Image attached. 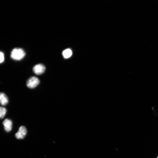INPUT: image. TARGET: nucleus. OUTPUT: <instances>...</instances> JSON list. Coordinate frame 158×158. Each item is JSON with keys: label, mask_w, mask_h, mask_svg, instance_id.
Returning a JSON list of instances; mask_svg holds the SVG:
<instances>
[{"label": "nucleus", "mask_w": 158, "mask_h": 158, "mask_svg": "<svg viewBox=\"0 0 158 158\" xmlns=\"http://www.w3.org/2000/svg\"><path fill=\"white\" fill-rule=\"evenodd\" d=\"M25 54V51L22 49L15 48L12 51L11 57L14 60L20 61L24 58Z\"/></svg>", "instance_id": "obj_1"}, {"label": "nucleus", "mask_w": 158, "mask_h": 158, "mask_svg": "<svg viewBox=\"0 0 158 158\" xmlns=\"http://www.w3.org/2000/svg\"><path fill=\"white\" fill-rule=\"evenodd\" d=\"M40 81L38 78L35 76L30 77L27 83V86L30 89L36 87L39 84Z\"/></svg>", "instance_id": "obj_2"}, {"label": "nucleus", "mask_w": 158, "mask_h": 158, "mask_svg": "<svg viewBox=\"0 0 158 158\" xmlns=\"http://www.w3.org/2000/svg\"><path fill=\"white\" fill-rule=\"evenodd\" d=\"M27 131L25 127L22 126L20 127L18 131L15 134V136L17 139H22L26 136Z\"/></svg>", "instance_id": "obj_3"}, {"label": "nucleus", "mask_w": 158, "mask_h": 158, "mask_svg": "<svg viewBox=\"0 0 158 158\" xmlns=\"http://www.w3.org/2000/svg\"><path fill=\"white\" fill-rule=\"evenodd\" d=\"M46 67L42 64H38L35 65L33 68L34 72L36 74L41 75L45 72Z\"/></svg>", "instance_id": "obj_4"}, {"label": "nucleus", "mask_w": 158, "mask_h": 158, "mask_svg": "<svg viewBox=\"0 0 158 158\" xmlns=\"http://www.w3.org/2000/svg\"><path fill=\"white\" fill-rule=\"evenodd\" d=\"M5 130L7 132L10 131L12 128V121L8 118L5 119L3 123Z\"/></svg>", "instance_id": "obj_5"}, {"label": "nucleus", "mask_w": 158, "mask_h": 158, "mask_svg": "<svg viewBox=\"0 0 158 158\" xmlns=\"http://www.w3.org/2000/svg\"><path fill=\"white\" fill-rule=\"evenodd\" d=\"M0 102L2 106H5L8 103V97L3 93H1L0 94Z\"/></svg>", "instance_id": "obj_6"}, {"label": "nucleus", "mask_w": 158, "mask_h": 158, "mask_svg": "<svg viewBox=\"0 0 158 158\" xmlns=\"http://www.w3.org/2000/svg\"><path fill=\"white\" fill-rule=\"evenodd\" d=\"M72 51L71 49H67L63 52V55L65 58L67 59L72 56Z\"/></svg>", "instance_id": "obj_7"}, {"label": "nucleus", "mask_w": 158, "mask_h": 158, "mask_svg": "<svg viewBox=\"0 0 158 158\" xmlns=\"http://www.w3.org/2000/svg\"><path fill=\"white\" fill-rule=\"evenodd\" d=\"M7 112L6 109L4 107H1L0 108V117L3 118L5 116Z\"/></svg>", "instance_id": "obj_8"}, {"label": "nucleus", "mask_w": 158, "mask_h": 158, "mask_svg": "<svg viewBox=\"0 0 158 158\" xmlns=\"http://www.w3.org/2000/svg\"><path fill=\"white\" fill-rule=\"evenodd\" d=\"M0 55H1V60H0V62L1 63L4 61V55L3 52H1V53H0Z\"/></svg>", "instance_id": "obj_9"}, {"label": "nucleus", "mask_w": 158, "mask_h": 158, "mask_svg": "<svg viewBox=\"0 0 158 158\" xmlns=\"http://www.w3.org/2000/svg\"><path fill=\"white\" fill-rule=\"evenodd\" d=\"M157 158H158V156L157 157Z\"/></svg>", "instance_id": "obj_10"}]
</instances>
